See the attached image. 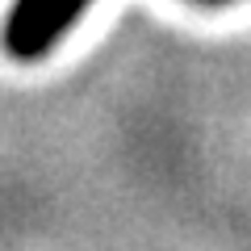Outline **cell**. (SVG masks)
Instances as JSON below:
<instances>
[{"instance_id": "cell-1", "label": "cell", "mask_w": 251, "mask_h": 251, "mask_svg": "<svg viewBox=\"0 0 251 251\" xmlns=\"http://www.w3.org/2000/svg\"><path fill=\"white\" fill-rule=\"evenodd\" d=\"M88 0H17L4 25V46L13 59H38L54 46Z\"/></svg>"}]
</instances>
